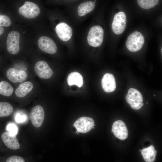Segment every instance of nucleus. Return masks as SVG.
Returning a JSON list of instances; mask_svg holds the SVG:
<instances>
[{
    "label": "nucleus",
    "instance_id": "f257e3e1",
    "mask_svg": "<svg viewBox=\"0 0 162 162\" xmlns=\"http://www.w3.org/2000/svg\"><path fill=\"white\" fill-rule=\"evenodd\" d=\"M145 41L144 37L140 32L136 31L128 37L126 43V47L130 51L134 52L140 50Z\"/></svg>",
    "mask_w": 162,
    "mask_h": 162
},
{
    "label": "nucleus",
    "instance_id": "f03ea898",
    "mask_svg": "<svg viewBox=\"0 0 162 162\" xmlns=\"http://www.w3.org/2000/svg\"><path fill=\"white\" fill-rule=\"evenodd\" d=\"M104 32L100 26H95L90 29L87 38V41L91 46L97 47L102 44L104 39Z\"/></svg>",
    "mask_w": 162,
    "mask_h": 162
},
{
    "label": "nucleus",
    "instance_id": "7ed1b4c3",
    "mask_svg": "<svg viewBox=\"0 0 162 162\" xmlns=\"http://www.w3.org/2000/svg\"><path fill=\"white\" fill-rule=\"evenodd\" d=\"M127 102L133 109L138 110L144 105L143 98L141 93L137 89L130 88L125 96Z\"/></svg>",
    "mask_w": 162,
    "mask_h": 162
},
{
    "label": "nucleus",
    "instance_id": "20e7f679",
    "mask_svg": "<svg viewBox=\"0 0 162 162\" xmlns=\"http://www.w3.org/2000/svg\"><path fill=\"white\" fill-rule=\"evenodd\" d=\"M18 11L21 15L28 19H32L37 16L40 13L39 6L32 2L26 1L19 9Z\"/></svg>",
    "mask_w": 162,
    "mask_h": 162
},
{
    "label": "nucleus",
    "instance_id": "39448f33",
    "mask_svg": "<svg viewBox=\"0 0 162 162\" xmlns=\"http://www.w3.org/2000/svg\"><path fill=\"white\" fill-rule=\"evenodd\" d=\"M20 34L16 31H12L8 34L6 46L8 51L12 54L17 53L20 49Z\"/></svg>",
    "mask_w": 162,
    "mask_h": 162
},
{
    "label": "nucleus",
    "instance_id": "423d86ee",
    "mask_svg": "<svg viewBox=\"0 0 162 162\" xmlns=\"http://www.w3.org/2000/svg\"><path fill=\"white\" fill-rule=\"evenodd\" d=\"M127 18L125 13L122 11L116 14L114 16L112 25L113 32L120 34L124 31L126 25Z\"/></svg>",
    "mask_w": 162,
    "mask_h": 162
},
{
    "label": "nucleus",
    "instance_id": "0eeeda50",
    "mask_svg": "<svg viewBox=\"0 0 162 162\" xmlns=\"http://www.w3.org/2000/svg\"><path fill=\"white\" fill-rule=\"evenodd\" d=\"M29 117L32 124L34 127L36 128L40 127L44 119V109L39 105L34 106L30 111Z\"/></svg>",
    "mask_w": 162,
    "mask_h": 162
},
{
    "label": "nucleus",
    "instance_id": "6e6552de",
    "mask_svg": "<svg viewBox=\"0 0 162 162\" xmlns=\"http://www.w3.org/2000/svg\"><path fill=\"white\" fill-rule=\"evenodd\" d=\"M38 43L40 49L46 53L53 54L57 51V47L56 44L52 39L48 37H41L38 40Z\"/></svg>",
    "mask_w": 162,
    "mask_h": 162
},
{
    "label": "nucleus",
    "instance_id": "1a4fd4ad",
    "mask_svg": "<svg viewBox=\"0 0 162 162\" xmlns=\"http://www.w3.org/2000/svg\"><path fill=\"white\" fill-rule=\"evenodd\" d=\"M94 124V121L92 118L87 117H82L77 119L73 125L79 132L86 133L91 130Z\"/></svg>",
    "mask_w": 162,
    "mask_h": 162
},
{
    "label": "nucleus",
    "instance_id": "9d476101",
    "mask_svg": "<svg viewBox=\"0 0 162 162\" xmlns=\"http://www.w3.org/2000/svg\"><path fill=\"white\" fill-rule=\"evenodd\" d=\"M34 69L37 74L40 78L44 79L50 78L53 73L47 63L44 61H40L37 62L34 66Z\"/></svg>",
    "mask_w": 162,
    "mask_h": 162
},
{
    "label": "nucleus",
    "instance_id": "9b49d317",
    "mask_svg": "<svg viewBox=\"0 0 162 162\" xmlns=\"http://www.w3.org/2000/svg\"><path fill=\"white\" fill-rule=\"evenodd\" d=\"M112 132L113 133L116 137L121 140L126 139L128 134L125 124L121 120L116 121L113 123Z\"/></svg>",
    "mask_w": 162,
    "mask_h": 162
},
{
    "label": "nucleus",
    "instance_id": "f8f14e48",
    "mask_svg": "<svg viewBox=\"0 0 162 162\" xmlns=\"http://www.w3.org/2000/svg\"><path fill=\"white\" fill-rule=\"evenodd\" d=\"M56 32L59 38L62 40L66 41L71 37L73 30L71 27L64 22H61L56 26Z\"/></svg>",
    "mask_w": 162,
    "mask_h": 162
},
{
    "label": "nucleus",
    "instance_id": "ddd939ff",
    "mask_svg": "<svg viewBox=\"0 0 162 162\" xmlns=\"http://www.w3.org/2000/svg\"><path fill=\"white\" fill-rule=\"evenodd\" d=\"M6 76L11 82L16 83L18 82H21L26 80L28 77V74L26 71L10 68L8 70Z\"/></svg>",
    "mask_w": 162,
    "mask_h": 162
},
{
    "label": "nucleus",
    "instance_id": "4468645a",
    "mask_svg": "<svg viewBox=\"0 0 162 162\" xmlns=\"http://www.w3.org/2000/svg\"><path fill=\"white\" fill-rule=\"evenodd\" d=\"M101 85L103 89L106 92L114 91L116 89V84L114 76L109 73L104 74L101 80Z\"/></svg>",
    "mask_w": 162,
    "mask_h": 162
},
{
    "label": "nucleus",
    "instance_id": "2eb2a0df",
    "mask_svg": "<svg viewBox=\"0 0 162 162\" xmlns=\"http://www.w3.org/2000/svg\"><path fill=\"white\" fill-rule=\"evenodd\" d=\"M1 138L4 144L9 148L16 150L20 148V145L16 136L5 131L2 133Z\"/></svg>",
    "mask_w": 162,
    "mask_h": 162
},
{
    "label": "nucleus",
    "instance_id": "dca6fc26",
    "mask_svg": "<svg viewBox=\"0 0 162 162\" xmlns=\"http://www.w3.org/2000/svg\"><path fill=\"white\" fill-rule=\"evenodd\" d=\"M33 87V84L30 81L21 83L15 91L16 95L19 98H23L32 90Z\"/></svg>",
    "mask_w": 162,
    "mask_h": 162
},
{
    "label": "nucleus",
    "instance_id": "f3484780",
    "mask_svg": "<svg viewBox=\"0 0 162 162\" xmlns=\"http://www.w3.org/2000/svg\"><path fill=\"white\" fill-rule=\"evenodd\" d=\"M143 158L146 162H154L156 159L157 151L155 150L154 146L151 145L148 148L140 150Z\"/></svg>",
    "mask_w": 162,
    "mask_h": 162
},
{
    "label": "nucleus",
    "instance_id": "a211bd4d",
    "mask_svg": "<svg viewBox=\"0 0 162 162\" xmlns=\"http://www.w3.org/2000/svg\"><path fill=\"white\" fill-rule=\"evenodd\" d=\"M95 7V3L92 1H87L80 4L78 8V14L82 16L92 11Z\"/></svg>",
    "mask_w": 162,
    "mask_h": 162
},
{
    "label": "nucleus",
    "instance_id": "6ab92c4d",
    "mask_svg": "<svg viewBox=\"0 0 162 162\" xmlns=\"http://www.w3.org/2000/svg\"><path fill=\"white\" fill-rule=\"evenodd\" d=\"M67 82L70 86L75 85L79 87H81L83 84V80L81 74L75 71L71 73L68 75Z\"/></svg>",
    "mask_w": 162,
    "mask_h": 162
},
{
    "label": "nucleus",
    "instance_id": "aec40b11",
    "mask_svg": "<svg viewBox=\"0 0 162 162\" xmlns=\"http://www.w3.org/2000/svg\"><path fill=\"white\" fill-rule=\"evenodd\" d=\"M13 111L12 106L6 102H0V117H4L10 115Z\"/></svg>",
    "mask_w": 162,
    "mask_h": 162
},
{
    "label": "nucleus",
    "instance_id": "412c9836",
    "mask_svg": "<svg viewBox=\"0 0 162 162\" xmlns=\"http://www.w3.org/2000/svg\"><path fill=\"white\" fill-rule=\"evenodd\" d=\"M14 89L10 84L5 81L0 82V94L6 96H10L12 94Z\"/></svg>",
    "mask_w": 162,
    "mask_h": 162
},
{
    "label": "nucleus",
    "instance_id": "4be33fe9",
    "mask_svg": "<svg viewBox=\"0 0 162 162\" xmlns=\"http://www.w3.org/2000/svg\"><path fill=\"white\" fill-rule=\"evenodd\" d=\"M158 0H138L139 5L144 9H148L153 8L158 3Z\"/></svg>",
    "mask_w": 162,
    "mask_h": 162
},
{
    "label": "nucleus",
    "instance_id": "5701e85b",
    "mask_svg": "<svg viewBox=\"0 0 162 162\" xmlns=\"http://www.w3.org/2000/svg\"><path fill=\"white\" fill-rule=\"evenodd\" d=\"M11 24V21L8 16L0 14V26L8 27Z\"/></svg>",
    "mask_w": 162,
    "mask_h": 162
},
{
    "label": "nucleus",
    "instance_id": "b1692460",
    "mask_svg": "<svg viewBox=\"0 0 162 162\" xmlns=\"http://www.w3.org/2000/svg\"><path fill=\"white\" fill-rule=\"evenodd\" d=\"M6 130L11 134L15 135L17 134L18 128L17 126L14 123L10 122L8 124L6 127Z\"/></svg>",
    "mask_w": 162,
    "mask_h": 162
},
{
    "label": "nucleus",
    "instance_id": "393cba45",
    "mask_svg": "<svg viewBox=\"0 0 162 162\" xmlns=\"http://www.w3.org/2000/svg\"><path fill=\"white\" fill-rule=\"evenodd\" d=\"M26 119V117L25 115L17 114L15 117V121L17 123H22L25 122Z\"/></svg>",
    "mask_w": 162,
    "mask_h": 162
},
{
    "label": "nucleus",
    "instance_id": "a878e982",
    "mask_svg": "<svg viewBox=\"0 0 162 162\" xmlns=\"http://www.w3.org/2000/svg\"><path fill=\"white\" fill-rule=\"evenodd\" d=\"M26 160L22 157L14 155L11 162H26Z\"/></svg>",
    "mask_w": 162,
    "mask_h": 162
},
{
    "label": "nucleus",
    "instance_id": "bb28decb",
    "mask_svg": "<svg viewBox=\"0 0 162 162\" xmlns=\"http://www.w3.org/2000/svg\"><path fill=\"white\" fill-rule=\"evenodd\" d=\"M4 29L1 26H0V35H1L3 33Z\"/></svg>",
    "mask_w": 162,
    "mask_h": 162
},
{
    "label": "nucleus",
    "instance_id": "cd10ccee",
    "mask_svg": "<svg viewBox=\"0 0 162 162\" xmlns=\"http://www.w3.org/2000/svg\"><path fill=\"white\" fill-rule=\"evenodd\" d=\"M76 133H77V134H78L79 132L78 131H76Z\"/></svg>",
    "mask_w": 162,
    "mask_h": 162
},
{
    "label": "nucleus",
    "instance_id": "c85d7f7f",
    "mask_svg": "<svg viewBox=\"0 0 162 162\" xmlns=\"http://www.w3.org/2000/svg\"><path fill=\"white\" fill-rule=\"evenodd\" d=\"M92 128L93 129H94V126H93V127H92Z\"/></svg>",
    "mask_w": 162,
    "mask_h": 162
},
{
    "label": "nucleus",
    "instance_id": "c756f323",
    "mask_svg": "<svg viewBox=\"0 0 162 162\" xmlns=\"http://www.w3.org/2000/svg\"><path fill=\"white\" fill-rule=\"evenodd\" d=\"M154 96H155V94L154 95Z\"/></svg>",
    "mask_w": 162,
    "mask_h": 162
}]
</instances>
